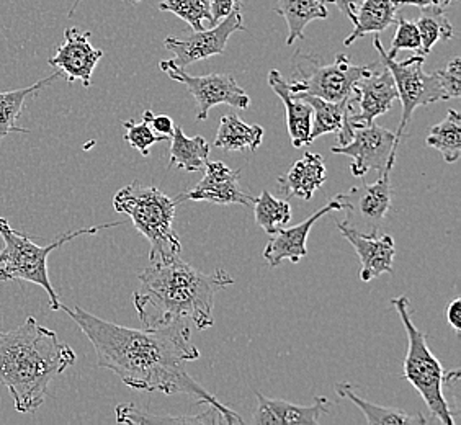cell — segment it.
Listing matches in <instances>:
<instances>
[{
    "instance_id": "obj_1",
    "label": "cell",
    "mask_w": 461,
    "mask_h": 425,
    "mask_svg": "<svg viewBox=\"0 0 461 425\" xmlns=\"http://www.w3.org/2000/svg\"><path fill=\"white\" fill-rule=\"evenodd\" d=\"M61 310L79 326L97 354V365L115 373L133 390L188 394L216 409L226 424H244V419L226 408L185 370L186 362L200 358L186 321L166 328L131 329L97 318L80 306Z\"/></svg>"
},
{
    "instance_id": "obj_2",
    "label": "cell",
    "mask_w": 461,
    "mask_h": 425,
    "mask_svg": "<svg viewBox=\"0 0 461 425\" xmlns=\"http://www.w3.org/2000/svg\"><path fill=\"white\" fill-rule=\"evenodd\" d=\"M140 290L133 294L134 310L142 328H166L180 321H192L198 330L214 324V294L234 284L226 270L203 274L180 256L167 262H149L138 275Z\"/></svg>"
},
{
    "instance_id": "obj_3",
    "label": "cell",
    "mask_w": 461,
    "mask_h": 425,
    "mask_svg": "<svg viewBox=\"0 0 461 425\" xmlns=\"http://www.w3.org/2000/svg\"><path fill=\"white\" fill-rule=\"evenodd\" d=\"M76 352L33 316L18 328L0 330V384L9 390L17 412L41 408L50 383L76 364Z\"/></svg>"
},
{
    "instance_id": "obj_4",
    "label": "cell",
    "mask_w": 461,
    "mask_h": 425,
    "mask_svg": "<svg viewBox=\"0 0 461 425\" xmlns=\"http://www.w3.org/2000/svg\"><path fill=\"white\" fill-rule=\"evenodd\" d=\"M124 222H105L90 228L69 231L61 234L50 246H38L28 234L12 230L10 222L0 216V238L4 240V249L0 250V280L2 282H30L38 285L50 296V308L53 311L61 310L59 296L54 290L53 284L48 274V258L54 249L61 248L66 242L80 238L92 236L98 231L122 226Z\"/></svg>"
},
{
    "instance_id": "obj_5",
    "label": "cell",
    "mask_w": 461,
    "mask_h": 425,
    "mask_svg": "<svg viewBox=\"0 0 461 425\" xmlns=\"http://www.w3.org/2000/svg\"><path fill=\"white\" fill-rule=\"evenodd\" d=\"M177 204L159 188L140 182L123 186L113 196L115 212L130 216L134 228L151 244L149 262H167L180 256L182 244L174 231Z\"/></svg>"
},
{
    "instance_id": "obj_6",
    "label": "cell",
    "mask_w": 461,
    "mask_h": 425,
    "mask_svg": "<svg viewBox=\"0 0 461 425\" xmlns=\"http://www.w3.org/2000/svg\"><path fill=\"white\" fill-rule=\"evenodd\" d=\"M391 304L398 311L402 326L408 334L409 347L404 360V378L422 396L434 419L440 424L455 425L452 409L445 398L444 386H447V381L458 375L460 370L455 368L452 372H445L438 358L430 352V347L427 346L426 334L414 326L409 310L411 302L406 296L393 298Z\"/></svg>"
},
{
    "instance_id": "obj_7",
    "label": "cell",
    "mask_w": 461,
    "mask_h": 425,
    "mask_svg": "<svg viewBox=\"0 0 461 425\" xmlns=\"http://www.w3.org/2000/svg\"><path fill=\"white\" fill-rule=\"evenodd\" d=\"M296 74L288 84L292 94L314 95L329 102H344L354 97L355 84L372 71L370 66H357L346 54L339 53L334 62L320 66L314 56L294 54Z\"/></svg>"
},
{
    "instance_id": "obj_8",
    "label": "cell",
    "mask_w": 461,
    "mask_h": 425,
    "mask_svg": "<svg viewBox=\"0 0 461 425\" xmlns=\"http://www.w3.org/2000/svg\"><path fill=\"white\" fill-rule=\"evenodd\" d=\"M373 45L380 54V61L390 69L391 76L394 79V86L398 90V100L402 105V115H401L400 128L396 134L402 138L416 108L430 105L435 102H445L450 98L442 87L438 72H434V74L424 72L426 56L416 54L412 58H408L406 61L398 62L390 58L383 50L382 41L378 36H375Z\"/></svg>"
},
{
    "instance_id": "obj_9",
    "label": "cell",
    "mask_w": 461,
    "mask_h": 425,
    "mask_svg": "<svg viewBox=\"0 0 461 425\" xmlns=\"http://www.w3.org/2000/svg\"><path fill=\"white\" fill-rule=\"evenodd\" d=\"M398 100V90L390 69L382 61L373 64L372 71L355 84L354 97L348 98L346 123L338 133V146L352 140L354 130L375 123L378 116L388 113Z\"/></svg>"
},
{
    "instance_id": "obj_10",
    "label": "cell",
    "mask_w": 461,
    "mask_h": 425,
    "mask_svg": "<svg viewBox=\"0 0 461 425\" xmlns=\"http://www.w3.org/2000/svg\"><path fill=\"white\" fill-rule=\"evenodd\" d=\"M159 68L170 79L185 86L196 102V120L203 122L210 110L216 105H230L246 110L250 98L248 92L240 87L230 74H208V76H190L174 61H160Z\"/></svg>"
},
{
    "instance_id": "obj_11",
    "label": "cell",
    "mask_w": 461,
    "mask_h": 425,
    "mask_svg": "<svg viewBox=\"0 0 461 425\" xmlns=\"http://www.w3.org/2000/svg\"><path fill=\"white\" fill-rule=\"evenodd\" d=\"M400 140L398 134L373 123L354 130L350 141L344 146H334L330 152L352 159L350 170L354 177L364 178L370 170H376L382 176L384 170L394 167Z\"/></svg>"
},
{
    "instance_id": "obj_12",
    "label": "cell",
    "mask_w": 461,
    "mask_h": 425,
    "mask_svg": "<svg viewBox=\"0 0 461 425\" xmlns=\"http://www.w3.org/2000/svg\"><path fill=\"white\" fill-rule=\"evenodd\" d=\"M390 176L391 170H384L375 184L352 186L347 194L336 195L346 212L342 224L364 234L378 232L391 208Z\"/></svg>"
},
{
    "instance_id": "obj_13",
    "label": "cell",
    "mask_w": 461,
    "mask_h": 425,
    "mask_svg": "<svg viewBox=\"0 0 461 425\" xmlns=\"http://www.w3.org/2000/svg\"><path fill=\"white\" fill-rule=\"evenodd\" d=\"M242 15L240 10L230 12L228 17L222 18L220 23L213 25L212 30L194 32L185 38H167L164 41L166 50L174 53V64L185 69L194 62L203 61L212 56H221L228 46L230 35L242 32Z\"/></svg>"
},
{
    "instance_id": "obj_14",
    "label": "cell",
    "mask_w": 461,
    "mask_h": 425,
    "mask_svg": "<svg viewBox=\"0 0 461 425\" xmlns=\"http://www.w3.org/2000/svg\"><path fill=\"white\" fill-rule=\"evenodd\" d=\"M204 176L194 188L176 198L177 203L184 202H208L214 204H242L250 206L256 196L248 194L240 185V170L230 168L221 160L206 162Z\"/></svg>"
},
{
    "instance_id": "obj_15",
    "label": "cell",
    "mask_w": 461,
    "mask_h": 425,
    "mask_svg": "<svg viewBox=\"0 0 461 425\" xmlns=\"http://www.w3.org/2000/svg\"><path fill=\"white\" fill-rule=\"evenodd\" d=\"M102 58L104 51L90 43V32H80L79 28L71 27L66 30L64 41L53 58L48 59V64L66 76L69 84L80 80L82 86L89 89L92 74Z\"/></svg>"
},
{
    "instance_id": "obj_16",
    "label": "cell",
    "mask_w": 461,
    "mask_h": 425,
    "mask_svg": "<svg viewBox=\"0 0 461 425\" xmlns=\"http://www.w3.org/2000/svg\"><path fill=\"white\" fill-rule=\"evenodd\" d=\"M342 210H344V206L334 196L321 210L312 212L308 220H304L292 228H282V230L276 231L272 234V238L264 249L262 258H266L267 264L272 268L282 264L284 260L298 264L303 258L308 256L306 244H308V236H310L312 226L329 212H342Z\"/></svg>"
},
{
    "instance_id": "obj_17",
    "label": "cell",
    "mask_w": 461,
    "mask_h": 425,
    "mask_svg": "<svg viewBox=\"0 0 461 425\" xmlns=\"http://www.w3.org/2000/svg\"><path fill=\"white\" fill-rule=\"evenodd\" d=\"M338 228L340 234L354 246L355 252L360 258L362 282L368 284L380 275L394 272L396 246L390 234H378V232L364 234L348 228L342 222H338Z\"/></svg>"
},
{
    "instance_id": "obj_18",
    "label": "cell",
    "mask_w": 461,
    "mask_h": 425,
    "mask_svg": "<svg viewBox=\"0 0 461 425\" xmlns=\"http://www.w3.org/2000/svg\"><path fill=\"white\" fill-rule=\"evenodd\" d=\"M258 398V411L254 416V424H320L321 417L330 414L332 402L326 396L314 398L310 406L294 404L285 399L267 398L262 393L254 391Z\"/></svg>"
},
{
    "instance_id": "obj_19",
    "label": "cell",
    "mask_w": 461,
    "mask_h": 425,
    "mask_svg": "<svg viewBox=\"0 0 461 425\" xmlns=\"http://www.w3.org/2000/svg\"><path fill=\"white\" fill-rule=\"evenodd\" d=\"M268 86L282 98L286 113V126L292 140L293 148L302 149L311 144L310 134L312 126V108L304 100L290 92L288 82L280 72L272 69L268 72Z\"/></svg>"
},
{
    "instance_id": "obj_20",
    "label": "cell",
    "mask_w": 461,
    "mask_h": 425,
    "mask_svg": "<svg viewBox=\"0 0 461 425\" xmlns=\"http://www.w3.org/2000/svg\"><path fill=\"white\" fill-rule=\"evenodd\" d=\"M326 178L328 172L322 156L316 152H304L302 159L296 160L285 176L278 177V185L286 196L311 200L324 185Z\"/></svg>"
},
{
    "instance_id": "obj_21",
    "label": "cell",
    "mask_w": 461,
    "mask_h": 425,
    "mask_svg": "<svg viewBox=\"0 0 461 425\" xmlns=\"http://www.w3.org/2000/svg\"><path fill=\"white\" fill-rule=\"evenodd\" d=\"M336 393L340 398H346L354 402L357 408L362 411L366 424L370 425H426L429 424L426 417L417 412H408L404 409L388 408L378 406L368 399H364L357 394L354 386L350 383H338Z\"/></svg>"
},
{
    "instance_id": "obj_22",
    "label": "cell",
    "mask_w": 461,
    "mask_h": 425,
    "mask_svg": "<svg viewBox=\"0 0 461 425\" xmlns=\"http://www.w3.org/2000/svg\"><path fill=\"white\" fill-rule=\"evenodd\" d=\"M264 128L249 124L238 115L222 116L214 146L226 152H254L264 141Z\"/></svg>"
},
{
    "instance_id": "obj_23",
    "label": "cell",
    "mask_w": 461,
    "mask_h": 425,
    "mask_svg": "<svg viewBox=\"0 0 461 425\" xmlns=\"http://www.w3.org/2000/svg\"><path fill=\"white\" fill-rule=\"evenodd\" d=\"M398 7L393 0H364L355 12L354 32L347 36L344 46H350L368 33H382L396 23Z\"/></svg>"
},
{
    "instance_id": "obj_24",
    "label": "cell",
    "mask_w": 461,
    "mask_h": 425,
    "mask_svg": "<svg viewBox=\"0 0 461 425\" xmlns=\"http://www.w3.org/2000/svg\"><path fill=\"white\" fill-rule=\"evenodd\" d=\"M61 72H54L53 76L38 80L33 86L25 89L10 90V92H0V142L12 133H30L27 128L17 126L18 116L22 115V108L25 100L36 95L40 90L45 89L54 80L61 77Z\"/></svg>"
},
{
    "instance_id": "obj_25",
    "label": "cell",
    "mask_w": 461,
    "mask_h": 425,
    "mask_svg": "<svg viewBox=\"0 0 461 425\" xmlns=\"http://www.w3.org/2000/svg\"><path fill=\"white\" fill-rule=\"evenodd\" d=\"M276 12L286 20L288 46H292L296 40L304 38V28L312 20L328 18L329 15L328 7L321 0H278Z\"/></svg>"
},
{
    "instance_id": "obj_26",
    "label": "cell",
    "mask_w": 461,
    "mask_h": 425,
    "mask_svg": "<svg viewBox=\"0 0 461 425\" xmlns=\"http://www.w3.org/2000/svg\"><path fill=\"white\" fill-rule=\"evenodd\" d=\"M116 420L120 424L152 425V424H226L221 414L216 409H208L196 416H156L151 412H144L134 404H120L116 406Z\"/></svg>"
},
{
    "instance_id": "obj_27",
    "label": "cell",
    "mask_w": 461,
    "mask_h": 425,
    "mask_svg": "<svg viewBox=\"0 0 461 425\" xmlns=\"http://www.w3.org/2000/svg\"><path fill=\"white\" fill-rule=\"evenodd\" d=\"M170 146L169 167L184 168L186 172H200L210 156V144L203 136L188 138L184 130L176 124Z\"/></svg>"
},
{
    "instance_id": "obj_28",
    "label": "cell",
    "mask_w": 461,
    "mask_h": 425,
    "mask_svg": "<svg viewBox=\"0 0 461 425\" xmlns=\"http://www.w3.org/2000/svg\"><path fill=\"white\" fill-rule=\"evenodd\" d=\"M304 100L312 108V126H311V142L329 133H339L346 123L348 100L344 102H329L314 95L294 94Z\"/></svg>"
},
{
    "instance_id": "obj_29",
    "label": "cell",
    "mask_w": 461,
    "mask_h": 425,
    "mask_svg": "<svg viewBox=\"0 0 461 425\" xmlns=\"http://www.w3.org/2000/svg\"><path fill=\"white\" fill-rule=\"evenodd\" d=\"M427 146L434 148L444 156L447 164H455L461 158V115L450 108L444 120L432 126L427 136Z\"/></svg>"
},
{
    "instance_id": "obj_30",
    "label": "cell",
    "mask_w": 461,
    "mask_h": 425,
    "mask_svg": "<svg viewBox=\"0 0 461 425\" xmlns=\"http://www.w3.org/2000/svg\"><path fill=\"white\" fill-rule=\"evenodd\" d=\"M254 214L256 222L262 230L274 234L285 228L292 220V206L286 200H278L270 192L264 190L254 202Z\"/></svg>"
},
{
    "instance_id": "obj_31",
    "label": "cell",
    "mask_w": 461,
    "mask_h": 425,
    "mask_svg": "<svg viewBox=\"0 0 461 425\" xmlns=\"http://www.w3.org/2000/svg\"><path fill=\"white\" fill-rule=\"evenodd\" d=\"M422 10V15L417 18L416 27L420 35V53L422 56L432 51L435 43L440 40H452L453 27L452 23L445 17L444 9H429Z\"/></svg>"
},
{
    "instance_id": "obj_32",
    "label": "cell",
    "mask_w": 461,
    "mask_h": 425,
    "mask_svg": "<svg viewBox=\"0 0 461 425\" xmlns=\"http://www.w3.org/2000/svg\"><path fill=\"white\" fill-rule=\"evenodd\" d=\"M159 9L185 20L194 32L203 30V20H213L210 0H162Z\"/></svg>"
},
{
    "instance_id": "obj_33",
    "label": "cell",
    "mask_w": 461,
    "mask_h": 425,
    "mask_svg": "<svg viewBox=\"0 0 461 425\" xmlns=\"http://www.w3.org/2000/svg\"><path fill=\"white\" fill-rule=\"evenodd\" d=\"M126 128L124 133V141L130 142V146L136 151L141 152L144 158L149 156V148L156 142L166 141L162 136L156 133L151 128V124L142 120L141 123H136L134 120H126L123 123Z\"/></svg>"
},
{
    "instance_id": "obj_34",
    "label": "cell",
    "mask_w": 461,
    "mask_h": 425,
    "mask_svg": "<svg viewBox=\"0 0 461 425\" xmlns=\"http://www.w3.org/2000/svg\"><path fill=\"white\" fill-rule=\"evenodd\" d=\"M396 23H398V30L391 41V50L386 54L393 59H396L398 53L406 51V50L417 51V54L420 53V35H419L416 23L409 22L402 15L396 18Z\"/></svg>"
},
{
    "instance_id": "obj_35",
    "label": "cell",
    "mask_w": 461,
    "mask_h": 425,
    "mask_svg": "<svg viewBox=\"0 0 461 425\" xmlns=\"http://www.w3.org/2000/svg\"><path fill=\"white\" fill-rule=\"evenodd\" d=\"M438 77L448 98H460L461 95V59L453 58L445 69H440Z\"/></svg>"
},
{
    "instance_id": "obj_36",
    "label": "cell",
    "mask_w": 461,
    "mask_h": 425,
    "mask_svg": "<svg viewBox=\"0 0 461 425\" xmlns=\"http://www.w3.org/2000/svg\"><path fill=\"white\" fill-rule=\"evenodd\" d=\"M142 120L151 124L152 130H154L156 133L159 134V136H162L166 141L172 138L176 124H174V122L170 120L169 116L154 115V113H152V110H146V112L142 113Z\"/></svg>"
},
{
    "instance_id": "obj_37",
    "label": "cell",
    "mask_w": 461,
    "mask_h": 425,
    "mask_svg": "<svg viewBox=\"0 0 461 425\" xmlns=\"http://www.w3.org/2000/svg\"><path fill=\"white\" fill-rule=\"evenodd\" d=\"M210 7H212V23L216 25L220 23L222 18L228 17L230 12L240 10V0H210Z\"/></svg>"
},
{
    "instance_id": "obj_38",
    "label": "cell",
    "mask_w": 461,
    "mask_h": 425,
    "mask_svg": "<svg viewBox=\"0 0 461 425\" xmlns=\"http://www.w3.org/2000/svg\"><path fill=\"white\" fill-rule=\"evenodd\" d=\"M455 0H393V4L400 9V7H408V5H414L419 9H429V7H434V9H447L450 4H453Z\"/></svg>"
},
{
    "instance_id": "obj_39",
    "label": "cell",
    "mask_w": 461,
    "mask_h": 425,
    "mask_svg": "<svg viewBox=\"0 0 461 425\" xmlns=\"http://www.w3.org/2000/svg\"><path fill=\"white\" fill-rule=\"evenodd\" d=\"M445 318L447 322L452 326L456 332H461V300L455 298L453 302L447 304L445 308Z\"/></svg>"
},
{
    "instance_id": "obj_40",
    "label": "cell",
    "mask_w": 461,
    "mask_h": 425,
    "mask_svg": "<svg viewBox=\"0 0 461 425\" xmlns=\"http://www.w3.org/2000/svg\"><path fill=\"white\" fill-rule=\"evenodd\" d=\"M321 2H322L324 5L334 4L350 22H354L355 12L360 7V4H362L364 0H321Z\"/></svg>"
},
{
    "instance_id": "obj_41",
    "label": "cell",
    "mask_w": 461,
    "mask_h": 425,
    "mask_svg": "<svg viewBox=\"0 0 461 425\" xmlns=\"http://www.w3.org/2000/svg\"><path fill=\"white\" fill-rule=\"evenodd\" d=\"M80 2H82V0H74V4H72L71 10H69V17H72V15H74V12H76V9L79 7Z\"/></svg>"
},
{
    "instance_id": "obj_42",
    "label": "cell",
    "mask_w": 461,
    "mask_h": 425,
    "mask_svg": "<svg viewBox=\"0 0 461 425\" xmlns=\"http://www.w3.org/2000/svg\"><path fill=\"white\" fill-rule=\"evenodd\" d=\"M128 2H133V4H138V2H141V0H128Z\"/></svg>"
}]
</instances>
